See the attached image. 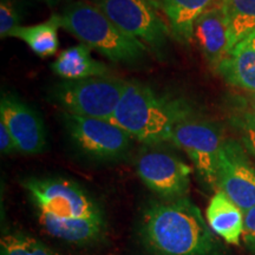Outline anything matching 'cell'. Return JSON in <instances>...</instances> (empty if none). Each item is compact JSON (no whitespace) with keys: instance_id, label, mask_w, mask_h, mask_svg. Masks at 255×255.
Masks as SVG:
<instances>
[{"instance_id":"5bb4252c","label":"cell","mask_w":255,"mask_h":255,"mask_svg":"<svg viewBox=\"0 0 255 255\" xmlns=\"http://www.w3.org/2000/svg\"><path fill=\"white\" fill-rule=\"evenodd\" d=\"M209 228L229 245H240L244 234V212L221 190H216L206 209Z\"/></svg>"},{"instance_id":"3957f363","label":"cell","mask_w":255,"mask_h":255,"mask_svg":"<svg viewBox=\"0 0 255 255\" xmlns=\"http://www.w3.org/2000/svg\"><path fill=\"white\" fill-rule=\"evenodd\" d=\"M191 115L186 104L168 100L136 82H127L111 122L137 141L155 145L170 141L175 127Z\"/></svg>"},{"instance_id":"52a82bcc","label":"cell","mask_w":255,"mask_h":255,"mask_svg":"<svg viewBox=\"0 0 255 255\" xmlns=\"http://www.w3.org/2000/svg\"><path fill=\"white\" fill-rule=\"evenodd\" d=\"M66 132L82 154L97 161H117L132 145V136L107 120L62 113Z\"/></svg>"},{"instance_id":"44dd1931","label":"cell","mask_w":255,"mask_h":255,"mask_svg":"<svg viewBox=\"0 0 255 255\" xmlns=\"http://www.w3.org/2000/svg\"><path fill=\"white\" fill-rule=\"evenodd\" d=\"M240 129L248 151L255 155V114L246 113L240 119Z\"/></svg>"},{"instance_id":"6da1fadb","label":"cell","mask_w":255,"mask_h":255,"mask_svg":"<svg viewBox=\"0 0 255 255\" xmlns=\"http://www.w3.org/2000/svg\"><path fill=\"white\" fill-rule=\"evenodd\" d=\"M23 184L36 207L40 227L51 238L84 247L105 237L103 209L81 184L62 177H32Z\"/></svg>"},{"instance_id":"d4e9b609","label":"cell","mask_w":255,"mask_h":255,"mask_svg":"<svg viewBox=\"0 0 255 255\" xmlns=\"http://www.w3.org/2000/svg\"><path fill=\"white\" fill-rule=\"evenodd\" d=\"M40 1H45L47 4H55V2L58 1V0H40Z\"/></svg>"},{"instance_id":"484cf974","label":"cell","mask_w":255,"mask_h":255,"mask_svg":"<svg viewBox=\"0 0 255 255\" xmlns=\"http://www.w3.org/2000/svg\"><path fill=\"white\" fill-rule=\"evenodd\" d=\"M155 1H157V2H158V0H155Z\"/></svg>"},{"instance_id":"cb8c5ba5","label":"cell","mask_w":255,"mask_h":255,"mask_svg":"<svg viewBox=\"0 0 255 255\" xmlns=\"http://www.w3.org/2000/svg\"><path fill=\"white\" fill-rule=\"evenodd\" d=\"M252 113L255 114V96H253V98H252Z\"/></svg>"},{"instance_id":"5b68a950","label":"cell","mask_w":255,"mask_h":255,"mask_svg":"<svg viewBox=\"0 0 255 255\" xmlns=\"http://www.w3.org/2000/svg\"><path fill=\"white\" fill-rule=\"evenodd\" d=\"M126 85V81L110 75L63 79L51 89L50 98L63 113L111 121Z\"/></svg>"},{"instance_id":"9c48e42d","label":"cell","mask_w":255,"mask_h":255,"mask_svg":"<svg viewBox=\"0 0 255 255\" xmlns=\"http://www.w3.org/2000/svg\"><path fill=\"white\" fill-rule=\"evenodd\" d=\"M136 171L142 182L164 201L186 197L190 187L191 168L164 150H145L139 155Z\"/></svg>"},{"instance_id":"ba28073f","label":"cell","mask_w":255,"mask_h":255,"mask_svg":"<svg viewBox=\"0 0 255 255\" xmlns=\"http://www.w3.org/2000/svg\"><path fill=\"white\" fill-rule=\"evenodd\" d=\"M170 142L186 152L203 182L216 189L220 155L225 143L219 128L191 114L175 127Z\"/></svg>"},{"instance_id":"e0dca14e","label":"cell","mask_w":255,"mask_h":255,"mask_svg":"<svg viewBox=\"0 0 255 255\" xmlns=\"http://www.w3.org/2000/svg\"><path fill=\"white\" fill-rule=\"evenodd\" d=\"M59 27H62L59 14H53L43 23L19 26L13 31L11 37L23 40L32 52L40 58H47L55 55L58 50Z\"/></svg>"},{"instance_id":"8fae6325","label":"cell","mask_w":255,"mask_h":255,"mask_svg":"<svg viewBox=\"0 0 255 255\" xmlns=\"http://www.w3.org/2000/svg\"><path fill=\"white\" fill-rule=\"evenodd\" d=\"M0 121L13 136L18 152L36 155L45 150L46 130L40 115L13 94H4L0 101Z\"/></svg>"},{"instance_id":"8992f818","label":"cell","mask_w":255,"mask_h":255,"mask_svg":"<svg viewBox=\"0 0 255 255\" xmlns=\"http://www.w3.org/2000/svg\"><path fill=\"white\" fill-rule=\"evenodd\" d=\"M117 27L154 50L163 49L171 33L155 0H92Z\"/></svg>"},{"instance_id":"d6986e66","label":"cell","mask_w":255,"mask_h":255,"mask_svg":"<svg viewBox=\"0 0 255 255\" xmlns=\"http://www.w3.org/2000/svg\"><path fill=\"white\" fill-rule=\"evenodd\" d=\"M0 255H63L39 239L26 233H4L0 240Z\"/></svg>"},{"instance_id":"7a4b0ae2","label":"cell","mask_w":255,"mask_h":255,"mask_svg":"<svg viewBox=\"0 0 255 255\" xmlns=\"http://www.w3.org/2000/svg\"><path fill=\"white\" fill-rule=\"evenodd\" d=\"M139 239L152 255H212L216 248L207 220L188 197L146 206Z\"/></svg>"},{"instance_id":"9a60e30c","label":"cell","mask_w":255,"mask_h":255,"mask_svg":"<svg viewBox=\"0 0 255 255\" xmlns=\"http://www.w3.org/2000/svg\"><path fill=\"white\" fill-rule=\"evenodd\" d=\"M221 0H158L171 34L182 44L194 39L197 18Z\"/></svg>"},{"instance_id":"7402d4cb","label":"cell","mask_w":255,"mask_h":255,"mask_svg":"<svg viewBox=\"0 0 255 255\" xmlns=\"http://www.w3.org/2000/svg\"><path fill=\"white\" fill-rule=\"evenodd\" d=\"M246 247L255 253V206L244 212V234H242Z\"/></svg>"},{"instance_id":"2e32d148","label":"cell","mask_w":255,"mask_h":255,"mask_svg":"<svg viewBox=\"0 0 255 255\" xmlns=\"http://www.w3.org/2000/svg\"><path fill=\"white\" fill-rule=\"evenodd\" d=\"M52 71L63 79H84L109 76L108 66L91 56V49L84 44L62 51L52 63Z\"/></svg>"},{"instance_id":"30bf717a","label":"cell","mask_w":255,"mask_h":255,"mask_svg":"<svg viewBox=\"0 0 255 255\" xmlns=\"http://www.w3.org/2000/svg\"><path fill=\"white\" fill-rule=\"evenodd\" d=\"M216 190L223 191L242 212L255 206V167L238 142L223 143Z\"/></svg>"},{"instance_id":"ac0fdd59","label":"cell","mask_w":255,"mask_h":255,"mask_svg":"<svg viewBox=\"0 0 255 255\" xmlns=\"http://www.w3.org/2000/svg\"><path fill=\"white\" fill-rule=\"evenodd\" d=\"M226 9L231 51L244 38L255 32V0H226Z\"/></svg>"},{"instance_id":"277c9868","label":"cell","mask_w":255,"mask_h":255,"mask_svg":"<svg viewBox=\"0 0 255 255\" xmlns=\"http://www.w3.org/2000/svg\"><path fill=\"white\" fill-rule=\"evenodd\" d=\"M59 18L64 30L111 62L133 64L148 52L146 45L117 27L94 2H69Z\"/></svg>"},{"instance_id":"7c38bea8","label":"cell","mask_w":255,"mask_h":255,"mask_svg":"<svg viewBox=\"0 0 255 255\" xmlns=\"http://www.w3.org/2000/svg\"><path fill=\"white\" fill-rule=\"evenodd\" d=\"M194 40L210 65L216 70L229 52V24L226 0L212 6L197 18Z\"/></svg>"},{"instance_id":"ffe728a7","label":"cell","mask_w":255,"mask_h":255,"mask_svg":"<svg viewBox=\"0 0 255 255\" xmlns=\"http://www.w3.org/2000/svg\"><path fill=\"white\" fill-rule=\"evenodd\" d=\"M20 25V17L11 0H1L0 2V37H11L15 28Z\"/></svg>"},{"instance_id":"603a6c76","label":"cell","mask_w":255,"mask_h":255,"mask_svg":"<svg viewBox=\"0 0 255 255\" xmlns=\"http://www.w3.org/2000/svg\"><path fill=\"white\" fill-rule=\"evenodd\" d=\"M0 150L2 154L11 155L18 152L17 144H15L13 136L8 130L7 126L0 121Z\"/></svg>"},{"instance_id":"4fadbf2b","label":"cell","mask_w":255,"mask_h":255,"mask_svg":"<svg viewBox=\"0 0 255 255\" xmlns=\"http://www.w3.org/2000/svg\"><path fill=\"white\" fill-rule=\"evenodd\" d=\"M216 71L233 87L255 96V32L229 51Z\"/></svg>"}]
</instances>
